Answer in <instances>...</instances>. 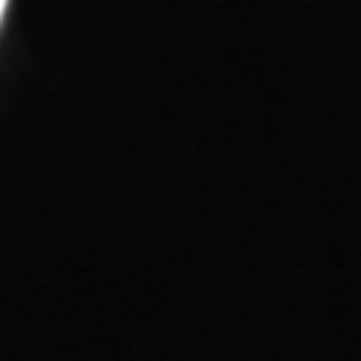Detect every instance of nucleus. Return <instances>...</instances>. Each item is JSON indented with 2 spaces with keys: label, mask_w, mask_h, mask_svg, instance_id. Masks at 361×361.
Masks as SVG:
<instances>
[{
  "label": "nucleus",
  "mask_w": 361,
  "mask_h": 361,
  "mask_svg": "<svg viewBox=\"0 0 361 361\" xmlns=\"http://www.w3.org/2000/svg\"><path fill=\"white\" fill-rule=\"evenodd\" d=\"M6 6H8V0H0V22H3V13H6Z\"/></svg>",
  "instance_id": "f257e3e1"
}]
</instances>
